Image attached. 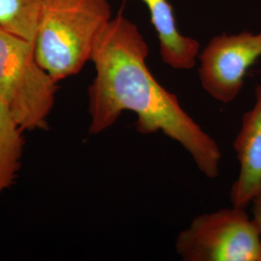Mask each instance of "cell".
I'll return each instance as SVG.
<instances>
[{
  "mask_svg": "<svg viewBox=\"0 0 261 261\" xmlns=\"http://www.w3.org/2000/svg\"><path fill=\"white\" fill-rule=\"evenodd\" d=\"M148 56L139 28L121 14L103 27L90 59L96 75L88 87L89 134L110 129L123 112H135L140 134L162 132L183 146L206 177H218V143L185 112L177 96L159 84L146 64Z\"/></svg>",
  "mask_w": 261,
  "mask_h": 261,
  "instance_id": "1",
  "label": "cell"
},
{
  "mask_svg": "<svg viewBox=\"0 0 261 261\" xmlns=\"http://www.w3.org/2000/svg\"><path fill=\"white\" fill-rule=\"evenodd\" d=\"M111 19L108 0H42L34 41L38 63L57 83L79 74Z\"/></svg>",
  "mask_w": 261,
  "mask_h": 261,
  "instance_id": "2",
  "label": "cell"
},
{
  "mask_svg": "<svg viewBox=\"0 0 261 261\" xmlns=\"http://www.w3.org/2000/svg\"><path fill=\"white\" fill-rule=\"evenodd\" d=\"M56 92L34 44L0 27V99L23 130H47Z\"/></svg>",
  "mask_w": 261,
  "mask_h": 261,
  "instance_id": "3",
  "label": "cell"
},
{
  "mask_svg": "<svg viewBox=\"0 0 261 261\" xmlns=\"http://www.w3.org/2000/svg\"><path fill=\"white\" fill-rule=\"evenodd\" d=\"M175 247L185 261H261L260 230L235 206L195 218Z\"/></svg>",
  "mask_w": 261,
  "mask_h": 261,
  "instance_id": "4",
  "label": "cell"
},
{
  "mask_svg": "<svg viewBox=\"0 0 261 261\" xmlns=\"http://www.w3.org/2000/svg\"><path fill=\"white\" fill-rule=\"evenodd\" d=\"M260 57L261 31L215 36L198 55L200 84L216 101L231 103L242 90L247 72Z\"/></svg>",
  "mask_w": 261,
  "mask_h": 261,
  "instance_id": "5",
  "label": "cell"
},
{
  "mask_svg": "<svg viewBox=\"0 0 261 261\" xmlns=\"http://www.w3.org/2000/svg\"><path fill=\"white\" fill-rule=\"evenodd\" d=\"M254 105L245 112L233 147L239 175L230 191L232 206L247 208L261 189V84L254 88Z\"/></svg>",
  "mask_w": 261,
  "mask_h": 261,
  "instance_id": "6",
  "label": "cell"
},
{
  "mask_svg": "<svg viewBox=\"0 0 261 261\" xmlns=\"http://www.w3.org/2000/svg\"><path fill=\"white\" fill-rule=\"evenodd\" d=\"M128 0H124L126 2ZM149 10L163 62L174 70H191L198 58L200 44L194 38L180 33L168 0H141Z\"/></svg>",
  "mask_w": 261,
  "mask_h": 261,
  "instance_id": "7",
  "label": "cell"
},
{
  "mask_svg": "<svg viewBox=\"0 0 261 261\" xmlns=\"http://www.w3.org/2000/svg\"><path fill=\"white\" fill-rule=\"evenodd\" d=\"M22 132L0 99V195L13 185L19 173L24 146Z\"/></svg>",
  "mask_w": 261,
  "mask_h": 261,
  "instance_id": "8",
  "label": "cell"
},
{
  "mask_svg": "<svg viewBox=\"0 0 261 261\" xmlns=\"http://www.w3.org/2000/svg\"><path fill=\"white\" fill-rule=\"evenodd\" d=\"M42 0H0V27L34 44Z\"/></svg>",
  "mask_w": 261,
  "mask_h": 261,
  "instance_id": "9",
  "label": "cell"
},
{
  "mask_svg": "<svg viewBox=\"0 0 261 261\" xmlns=\"http://www.w3.org/2000/svg\"><path fill=\"white\" fill-rule=\"evenodd\" d=\"M252 220L257 225L261 232V189L252 199Z\"/></svg>",
  "mask_w": 261,
  "mask_h": 261,
  "instance_id": "10",
  "label": "cell"
}]
</instances>
